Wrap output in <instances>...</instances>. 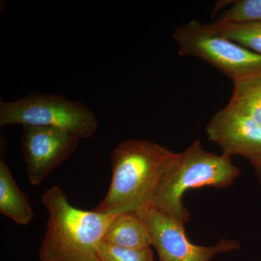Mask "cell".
I'll return each mask as SVG.
<instances>
[{"mask_svg": "<svg viewBox=\"0 0 261 261\" xmlns=\"http://www.w3.org/2000/svg\"><path fill=\"white\" fill-rule=\"evenodd\" d=\"M228 105L261 125V74L233 82Z\"/></svg>", "mask_w": 261, "mask_h": 261, "instance_id": "cell-11", "label": "cell"}, {"mask_svg": "<svg viewBox=\"0 0 261 261\" xmlns=\"http://www.w3.org/2000/svg\"><path fill=\"white\" fill-rule=\"evenodd\" d=\"M0 213L20 225H27L34 218L28 199L3 160L0 161Z\"/></svg>", "mask_w": 261, "mask_h": 261, "instance_id": "cell-10", "label": "cell"}, {"mask_svg": "<svg viewBox=\"0 0 261 261\" xmlns=\"http://www.w3.org/2000/svg\"><path fill=\"white\" fill-rule=\"evenodd\" d=\"M240 174L231 158L209 152L196 140L176 154L154 190L150 206L185 225L190 219L182 202L185 192L204 187L226 188Z\"/></svg>", "mask_w": 261, "mask_h": 261, "instance_id": "cell-3", "label": "cell"}, {"mask_svg": "<svg viewBox=\"0 0 261 261\" xmlns=\"http://www.w3.org/2000/svg\"><path fill=\"white\" fill-rule=\"evenodd\" d=\"M254 169H255V173H256L257 178H258L259 181L261 185V159L256 162L252 163Z\"/></svg>", "mask_w": 261, "mask_h": 261, "instance_id": "cell-15", "label": "cell"}, {"mask_svg": "<svg viewBox=\"0 0 261 261\" xmlns=\"http://www.w3.org/2000/svg\"><path fill=\"white\" fill-rule=\"evenodd\" d=\"M206 134L225 155L241 156L251 163L261 159V125L228 105L213 116Z\"/></svg>", "mask_w": 261, "mask_h": 261, "instance_id": "cell-8", "label": "cell"}, {"mask_svg": "<svg viewBox=\"0 0 261 261\" xmlns=\"http://www.w3.org/2000/svg\"><path fill=\"white\" fill-rule=\"evenodd\" d=\"M42 202L48 213L47 229L39 255L41 261H100L98 247L121 210H81L70 203L58 186L47 189Z\"/></svg>", "mask_w": 261, "mask_h": 261, "instance_id": "cell-1", "label": "cell"}, {"mask_svg": "<svg viewBox=\"0 0 261 261\" xmlns=\"http://www.w3.org/2000/svg\"><path fill=\"white\" fill-rule=\"evenodd\" d=\"M211 24L228 39L261 55V23L223 24L214 22Z\"/></svg>", "mask_w": 261, "mask_h": 261, "instance_id": "cell-12", "label": "cell"}, {"mask_svg": "<svg viewBox=\"0 0 261 261\" xmlns=\"http://www.w3.org/2000/svg\"><path fill=\"white\" fill-rule=\"evenodd\" d=\"M176 154L152 141L130 140L120 143L111 154L109 190L94 210L139 212L147 208L160 180Z\"/></svg>", "mask_w": 261, "mask_h": 261, "instance_id": "cell-2", "label": "cell"}, {"mask_svg": "<svg viewBox=\"0 0 261 261\" xmlns=\"http://www.w3.org/2000/svg\"><path fill=\"white\" fill-rule=\"evenodd\" d=\"M81 139L59 128L23 126L21 149L30 183L38 186L61 163L73 155Z\"/></svg>", "mask_w": 261, "mask_h": 261, "instance_id": "cell-7", "label": "cell"}, {"mask_svg": "<svg viewBox=\"0 0 261 261\" xmlns=\"http://www.w3.org/2000/svg\"><path fill=\"white\" fill-rule=\"evenodd\" d=\"M215 23L246 24L261 23V0H237Z\"/></svg>", "mask_w": 261, "mask_h": 261, "instance_id": "cell-13", "label": "cell"}, {"mask_svg": "<svg viewBox=\"0 0 261 261\" xmlns=\"http://www.w3.org/2000/svg\"><path fill=\"white\" fill-rule=\"evenodd\" d=\"M145 221L160 261H210L215 255L238 250V240L221 239L214 246L194 245L187 238L185 224L149 207L137 212Z\"/></svg>", "mask_w": 261, "mask_h": 261, "instance_id": "cell-6", "label": "cell"}, {"mask_svg": "<svg viewBox=\"0 0 261 261\" xmlns=\"http://www.w3.org/2000/svg\"><path fill=\"white\" fill-rule=\"evenodd\" d=\"M103 241L127 248L145 249L152 246L145 222L135 211L116 216L106 231Z\"/></svg>", "mask_w": 261, "mask_h": 261, "instance_id": "cell-9", "label": "cell"}, {"mask_svg": "<svg viewBox=\"0 0 261 261\" xmlns=\"http://www.w3.org/2000/svg\"><path fill=\"white\" fill-rule=\"evenodd\" d=\"M173 39L180 56L202 60L232 82L261 74V55L228 39L211 23L190 20L176 27Z\"/></svg>", "mask_w": 261, "mask_h": 261, "instance_id": "cell-4", "label": "cell"}, {"mask_svg": "<svg viewBox=\"0 0 261 261\" xmlns=\"http://www.w3.org/2000/svg\"><path fill=\"white\" fill-rule=\"evenodd\" d=\"M13 124L59 128L80 139L91 138L98 128L97 117L83 103L41 93L13 102L1 100L0 126Z\"/></svg>", "mask_w": 261, "mask_h": 261, "instance_id": "cell-5", "label": "cell"}, {"mask_svg": "<svg viewBox=\"0 0 261 261\" xmlns=\"http://www.w3.org/2000/svg\"><path fill=\"white\" fill-rule=\"evenodd\" d=\"M100 261H154L150 247L132 249L116 246L102 241L98 247Z\"/></svg>", "mask_w": 261, "mask_h": 261, "instance_id": "cell-14", "label": "cell"}]
</instances>
